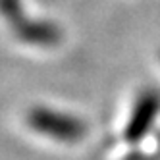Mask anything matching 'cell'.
Listing matches in <instances>:
<instances>
[{
	"instance_id": "6da1fadb",
	"label": "cell",
	"mask_w": 160,
	"mask_h": 160,
	"mask_svg": "<svg viewBox=\"0 0 160 160\" xmlns=\"http://www.w3.org/2000/svg\"><path fill=\"white\" fill-rule=\"evenodd\" d=\"M0 16H2L14 35L25 44L35 47H54L62 39V31L52 21H39L27 18L21 0H0Z\"/></svg>"
},
{
	"instance_id": "7a4b0ae2",
	"label": "cell",
	"mask_w": 160,
	"mask_h": 160,
	"mask_svg": "<svg viewBox=\"0 0 160 160\" xmlns=\"http://www.w3.org/2000/svg\"><path fill=\"white\" fill-rule=\"evenodd\" d=\"M27 125L33 131L60 143H77L87 133L83 120L47 106H33L27 112Z\"/></svg>"
},
{
	"instance_id": "3957f363",
	"label": "cell",
	"mask_w": 160,
	"mask_h": 160,
	"mask_svg": "<svg viewBox=\"0 0 160 160\" xmlns=\"http://www.w3.org/2000/svg\"><path fill=\"white\" fill-rule=\"evenodd\" d=\"M158 114H160V91L145 89L133 104L131 116L123 131V139L128 143H139L151 131Z\"/></svg>"
}]
</instances>
